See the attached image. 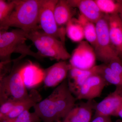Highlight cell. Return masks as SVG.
<instances>
[{
	"instance_id": "1",
	"label": "cell",
	"mask_w": 122,
	"mask_h": 122,
	"mask_svg": "<svg viewBox=\"0 0 122 122\" xmlns=\"http://www.w3.org/2000/svg\"><path fill=\"white\" fill-rule=\"evenodd\" d=\"M76 101L66 79L33 107L34 112L44 122H56L65 117L75 107Z\"/></svg>"
},
{
	"instance_id": "2",
	"label": "cell",
	"mask_w": 122,
	"mask_h": 122,
	"mask_svg": "<svg viewBox=\"0 0 122 122\" xmlns=\"http://www.w3.org/2000/svg\"><path fill=\"white\" fill-rule=\"evenodd\" d=\"M45 0H17L15 8L6 20L0 23V30L14 27L29 32L41 29L40 11Z\"/></svg>"
},
{
	"instance_id": "3",
	"label": "cell",
	"mask_w": 122,
	"mask_h": 122,
	"mask_svg": "<svg viewBox=\"0 0 122 122\" xmlns=\"http://www.w3.org/2000/svg\"><path fill=\"white\" fill-rule=\"evenodd\" d=\"M28 32L20 29L11 31L0 30V59L1 62L11 61V54L14 53L27 55L36 59L42 58L38 53L33 52L26 43Z\"/></svg>"
},
{
	"instance_id": "4",
	"label": "cell",
	"mask_w": 122,
	"mask_h": 122,
	"mask_svg": "<svg viewBox=\"0 0 122 122\" xmlns=\"http://www.w3.org/2000/svg\"><path fill=\"white\" fill-rule=\"evenodd\" d=\"M30 32L32 35L30 39L42 56L49 57L60 61L71 58V55L66 49L64 43L61 40L43 31L36 30Z\"/></svg>"
},
{
	"instance_id": "5",
	"label": "cell",
	"mask_w": 122,
	"mask_h": 122,
	"mask_svg": "<svg viewBox=\"0 0 122 122\" xmlns=\"http://www.w3.org/2000/svg\"><path fill=\"white\" fill-rule=\"evenodd\" d=\"M22 65L14 67L9 74L0 80V103L19 101L28 95L21 75Z\"/></svg>"
},
{
	"instance_id": "6",
	"label": "cell",
	"mask_w": 122,
	"mask_h": 122,
	"mask_svg": "<svg viewBox=\"0 0 122 122\" xmlns=\"http://www.w3.org/2000/svg\"><path fill=\"white\" fill-rule=\"evenodd\" d=\"M95 25L97 41L94 49L96 58L103 63L108 64L112 60L119 57L112 45L109 35L108 15L105 14Z\"/></svg>"
},
{
	"instance_id": "7",
	"label": "cell",
	"mask_w": 122,
	"mask_h": 122,
	"mask_svg": "<svg viewBox=\"0 0 122 122\" xmlns=\"http://www.w3.org/2000/svg\"><path fill=\"white\" fill-rule=\"evenodd\" d=\"M58 1V0H45L40 11L39 25L44 32L65 43L66 29L58 26L54 16L55 8Z\"/></svg>"
},
{
	"instance_id": "8",
	"label": "cell",
	"mask_w": 122,
	"mask_h": 122,
	"mask_svg": "<svg viewBox=\"0 0 122 122\" xmlns=\"http://www.w3.org/2000/svg\"><path fill=\"white\" fill-rule=\"evenodd\" d=\"M70 59L71 66L79 69H91L96 66L97 58L95 51L86 41L79 43L73 51Z\"/></svg>"
},
{
	"instance_id": "9",
	"label": "cell",
	"mask_w": 122,
	"mask_h": 122,
	"mask_svg": "<svg viewBox=\"0 0 122 122\" xmlns=\"http://www.w3.org/2000/svg\"><path fill=\"white\" fill-rule=\"evenodd\" d=\"M107 83L102 76L96 72L95 73L75 92L76 99L88 101L99 97Z\"/></svg>"
},
{
	"instance_id": "10",
	"label": "cell",
	"mask_w": 122,
	"mask_h": 122,
	"mask_svg": "<svg viewBox=\"0 0 122 122\" xmlns=\"http://www.w3.org/2000/svg\"><path fill=\"white\" fill-rule=\"evenodd\" d=\"M72 66L66 61H59L45 70L43 82L46 87L58 86L66 80Z\"/></svg>"
},
{
	"instance_id": "11",
	"label": "cell",
	"mask_w": 122,
	"mask_h": 122,
	"mask_svg": "<svg viewBox=\"0 0 122 122\" xmlns=\"http://www.w3.org/2000/svg\"><path fill=\"white\" fill-rule=\"evenodd\" d=\"M122 103V89L115 90L98 103L95 107V115L115 116Z\"/></svg>"
},
{
	"instance_id": "12",
	"label": "cell",
	"mask_w": 122,
	"mask_h": 122,
	"mask_svg": "<svg viewBox=\"0 0 122 122\" xmlns=\"http://www.w3.org/2000/svg\"><path fill=\"white\" fill-rule=\"evenodd\" d=\"M21 75L26 89H33L44 81L45 70L36 64L29 62L22 65Z\"/></svg>"
},
{
	"instance_id": "13",
	"label": "cell",
	"mask_w": 122,
	"mask_h": 122,
	"mask_svg": "<svg viewBox=\"0 0 122 122\" xmlns=\"http://www.w3.org/2000/svg\"><path fill=\"white\" fill-rule=\"evenodd\" d=\"M68 1L72 7L78 9L81 15L94 24L105 15L100 11L94 0H70Z\"/></svg>"
},
{
	"instance_id": "14",
	"label": "cell",
	"mask_w": 122,
	"mask_h": 122,
	"mask_svg": "<svg viewBox=\"0 0 122 122\" xmlns=\"http://www.w3.org/2000/svg\"><path fill=\"white\" fill-rule=\"evenodd\" d=\"M109 33L112 43L122 59V21L118 14L108 15Z\"/></svg>"
},
{
	"instance_id": "15",
	"label": "cell",
	"mask_w": 122,
	"mask_h": 122,
	"mask_svg": "<svg viewBox=\"0 0 122 122\" xmlns=\"http://www.w3.org/2000/svg\"><path fill=\"white\" fill-rule=\"evenodd\" d=\"M41 100V96L39 92L32 89L27 97L18 101L12 111L2 120L12 119L17 117L24 112L29 110L31 107H33Z\"/></svg>"
},
{
	"instance_id": "16",
	"label": "cell",
	"mask_w": 122,
	"mask_h": 122,
	"mask_svg": "<svg viewBox=\"0 0 122 122\" xmlns=\"http://www.w3.org/2000/svg\"><path fill=\"white\" fill-rule=\"evenodd\" d=\"M92 100L75 107L62 120L64 122H90L93 110Z\"/></svg>"
},
{
	"instance_id": "17",
	"label": "cell",
	"mask_w": 122,
	"mask_h": 122,
	"mask_svg": "<svg viewBox=\"0 0 122 122\" xmlns=\"http://www.w3.org/2000/svg\"><path fill=\"white\" fill-rule=\"evenodd\" d=\"M96 66L88 70L79 69L72 66L69 73L70 79L68 82L72 93H74L90 76L96 73Z\"/></svg>"
},
{
	"instance_id": "18",
	"label": "cell",
	"mask_w": 122,
	"mask_h": 122,
	"mask_svg": "<svg viewBox=\"0 0 122 122\" xmlns=\"http://www.w3.org/2000/svg\"><path fill=\"white\" fill-rule=\"evenodd\" d=\"M68 0H58L54 10L55 17L58 25L62 26L73 18L75 11Z\"/></svg>"
},
{
	"instance_id": "19",
	"label": "cell",
	"mask_w": 122,
	"mask_h": 122,
	"mask_svg": "<svg viewBox=\"0 0 122 122\" xmlns=\"http://www.w3.org/2000/svg\"><path fill=\"white\" fill-rule=\"evenodd\" d=\"M96 72L102 76L107 83L122 89V76L116 73L107 64L96 66Z\"/></svg>"
},
{
	"instance_id": "20",
	"label": "cell",
	"mask_w": 122,
	"mask_h": 122,
	"mask_svg": "<svg viewBox=\"0 0 122 122\" xmlns=\"http://www.w3.org/2000/svg\"><path fill=\"white\" fill-rule=\"evenodd\" d=\"M77 20L83 27L85 39L94 48L97 41V31L95 24L87 20L81 14Z\"/></svg>"
},
{
	"instance_id": "21",
	"label": "cell",
	"mask_w": 122,
	"mask_h": 122,
	"mask_svg": "<svg viewBox=\"0 0 122 122\" xmlns=\"http://www.w3.org/2000/svg\"><path fill=\"white\" fill-rule=\"evenodd\" d=\"M66 33L68 37L75 42H81L85 38L83 27L77 19L73 18L66 24Z\"/></svg>"
},
{
	"instance_id": "22",
	"label": "cell",
	"mask_w": 122,
	"mask_h": 122,
	"mask_svg": "<svg viewBox=\"0 0 122 122\" xmlns=\"http://www.w3.org/2000/svg\"><path fill=\"white\" fill-rule=\"evenodd\" d=\"M100 11L105 15L118 14L122 5V0H94Z\"/></svg>"
},
{
	"instance_id": "23",
	"label": "cell",
	"mask_w": 122,
	"mask_h": 122,
	"mask_svg": "<svg viewBox=\"0 0 122 122\" xmlns=\"http://www.w3.org/2000/svg\"><path fill=\"white\" fill-rule=\"evenodd\" d=\"M41 119L35 112L29 110L24 112L17 117L10 119L0 121V122H40Z\"/></svg>"
},
{
	"instance_id": "24",
	"label": "cell",
	"mask_w": 122,
	"mask_h": 122,
	"mask_svg": "<svg viewBox=\"0 0 122 122\" xmlns=\"http://www.w3.org/2000/svg\"><path fill=\"white\" fill-rule=\"evenodd\" d=\"M16 4V0L9 2L0 0V23H2L11 15Z\"/></svg>"
},
{
	"instance_id": "25",
	"label": "cell",
	"mask_w": 122,
	"mask_h": 122,
	"mask_svg": "<svg viewBox=\"0 0 122 122\" xmlns=\"http://www.w3.org/2000/svg\"><path fill=\"white\" fill-rule=\"evenodd\" d=\"M18 101L9 100L0 103V121L4 119L13 110Z\"/></svg>"
},
{
	"instance_id": "26",
	"label": "cell",
	"mask_w": 122,
	"mask_h": 122,
	"mask_svg": "<svg viewBox=\"0 0 122 122\" xmlns=\"http://www.w3.org/2000/svg\"><path fill=\"white\" fill-rule=\"evenodd\" d=\"M107 64L113 71L122 76V61L120 58L114 59Z\"/></svg>"
},
{
	"instance_id": "27",
	"label": "cell",
	"mask_w": 122,
	"mask_h": 122,
	"mask_svg": "<svg viewBox=\"0 0 122 122\" xmlns=\"http://www.w3.org/2000/svg\"><path fill=\"white\" fill-rule=\"evenodd\" d=\"M92 122H112L110 116L97 115Z\"/></svg>"
},
{
	"instance_id": "28",
	"label": "cell",
	"mask_w": 122,
	"mask_h": 122,
	"mask_svg": "<svg viewBox=\"0 0 122 122\" xmlns=\"http://www.w3.org/2000/svg\"><path fill=\"white\" fill-rule=\"evenodd\" d=\"M115 116H118L122 118V103L120 107L116 112Z\"/></svg>"
},
{
	"instance_id": "29",
	"label": "cell",
	"mask_w": 122,
	"mask_h": 122,
	"mask_svg": "<svg viewBox=\"0 0 122 122\" xmlns=\"http://www.w3.org/2000/svg\"><path fill=\"white\" fill-rule=\"evenodd\" d=\"M63 122V121H61V120H58V121H57V122Z\"/></svg>"
}]
</instances>
